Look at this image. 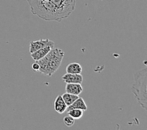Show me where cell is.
Segmentation results:
<instances>
[{"instance_id": "obj_8", "label": "cell", "mask_w": 147, "mask_h": 130, "mask_svg": "<svg viewBox=\"0 0 147 130\" xmlns=\"http://www.w3.org/2000/svg\"><path fill=\"white\" fill-rule=\"evenodd\" d=\"M53 48L54 47L51 46H47L41 49V50H38L36 52L33 53H31V57L33 59L34 61H36L45 57Z\"/></svg>"}, {"instance_id": "obj_2", "label": "cell", "mask_w": 147, "mask_h": 130, "mask_svg": "<svg viewBox=\"0 0 147 130\" xmlns=\"http://www.w3.org/2000/svg\"><path fill=\"white\" fill-rule=\"evenodd\" d=\"M65 52L59 48H53L45 57L36 61L40 66L39 73L51 76L61 66Z\"/></svg>"}, {"instance_id": "obj_11", "label": "cell", "mask_w": 147, "mask_h": 130, "mask_svg": "<svg viewBox=\"0 0 147 130\" xmlns=\"http://www.w3.org/2000/svg\"><path fill=\"white\" fill-rule=\"evenodd\" d=\"M66 71L67 73L81 74L82 72V67L78 63H71L66 66Z\"/></svg>"}, {"instance_id": "obj_3", "label": "cell", "mask_w": 147, "mask_h": 130, "mask_svg": "<svg viewBox=\"0 0 147 130\" xmlns=\"http://www.w3.org/2000/svg\"><path fill=\"white\" fill-rule=\"evenodd\" d=\"M147 68L139 70L134 74V83L131 91L138 103L145 110H147Z\"/></svg>"}, {"instance_id": "obj_15", "label": "cell", "mask_w": 147, "mask_h": 130, "mask_svg": "<svg viewBox=\"0 0 147 130\" xmlns=\"http://www.w3.org/2000/svg\"><path fill=\"white\" fill-rule=\"evenodd\" d=\"M31 68H32L34 72H39L40 66L36 61H35L34 63H33L32 65H31Z\"/></svg>"}, {"instance_id": "obj_9", "label": "cell", "mask_w": 147, "mask_h": 130, "mask_svg": "<svg viewBox=\"0 0 147 130\" xmlns=\"http://www.w3.org/2000/svg\"><path fill=\"white\" fill-rule=\"evenodd\" d=\"M67 106L65 104L63 100L61 95H58L55 100L54 102V108L55 110L59 114H63L66 111Z\"/></svg>"}, {"instance_id": "obj_14", "label": "cell", "mask_w": 147, "mask_h": 130, "mask_svg": "<svg viewBox=\"0 0 147 130\" xmlns=\"http://www.w3.org/2000/svg\"><path fill=\"white\" fill-rule=\"evenodd\" d=\"M63 122L67 127H71L75 124V119L72 118L71 116L67 115L63 118Z\"/></svg>"}, {"instance_id": "obj_10", "label": "cell", "mask_w": 147, "mask_h": 130, "mask_svg": "<svg viewBox=\"0 0 147 130\" xmlns=\"http://www.w3.org/2000/svg\"><path fill=\"white\" fill-rule=\"evenodd\" d=\"M87 108H88V107H87L85 101L83 100L82 98L78 97L73 102V103L71 105L67 107L66 110L68 111L69 110H71V109H80V110H82L83 111H85L87 110Z\"/></svg>"}, {"instance_id": "obj_4", "label": "cell", "mask_w": 147, "mask_h": 130, "mask_svg": "<svg viewBox=\"0 0 147 130\" xmlns=\"http://www.w3.org/2000/svg\"><path fill=\"white\" fill-rule=\"evenodd\" d=\"M68 18L75 9L76 0H50Z\"/></svg>"}, {"instance_id": "obj_1", "label": "cell", "mask_w": 147, "mask_h": 130, "mask_svg": "<svg viewBox=\"0 0 147 130\" xmlns=\"http://www.w3.org/2000/svg\"><path fill=\"white\" fill-rule=\"evenodd\" d=\"M34 15L47 22H61L67 18L65 14L50 0H26Z\"/></svg>"}, {"instance_id": "obj_5", "label": "cell", "mask_w": 147, "mask_h": 130, "mask_svg": "<svg viewBox=\"0 0 147 130\" xmlns=\"http://www.w3.org/2000/svg\"><path fill=\"white\" fill-rule=\"evenodd\" d=\"M47 46H51L55 47V43L53 41H51L49 39H40L36 41H31L30 43V53L36 52V51L41 50Z\"/></svg>"}, {"instance_id": "obj_7", "label": "cell", "mask_w": 147, "mask_h": 130, "mask_svg": "<svg viewBox=\"0 0 147 130\" xmlns=\"http://www.w3.org/2000/svg\"><path fill=\"white\" fill-rule=\"evenodd\" d=\"M65 90L66 93L78 96L82 93L83 87L80 83H66Z\"/></svg>"}, {"instance_id": "obj_6", "label": "cell", "mask_w": 147, "mask_h": 130, "mask_svg": "<svg viewBox=\"0 0 147 130\" xmlns=\"http://www.w3.org/2000/svg\"><path fill=\"white\" fill-rule=\"evenodd\" d=\"M61 79L66 83L82 84L83 80V76L81 74H71L67 73L61 77Z\"/></svg>"}, {"instance_id": "obj_13", "label": "cell", "mask_w": 147, "mask_h": 130, "mask_svg": "<svg viewBox=\"0 0 147 130\" xmlns=\"http://www.w3.org/2000/svg\"><path fill=\"white\" fill-rule=\"evenodd\" d=\"M67 113L68 115L71 116L75 120L82 118L83 115V111L80 109H71L67 111Z\"/></svg>"}, {"instance_id": "obj_12", "label": "cell", "mask_w": 147, "mask_h": 130, "mask_svg": "<svg viewBox=\"0 0 147 130\" xmlns=\"http://www.w3.org/2000/svg\"><path fill=\"white\" fill-rule=\"evenodd\" d=\"M61 96H62L63 100L64 102L67 106H69L70 105H71L73 103V102H74L77 98L79 97L77 95H74V94H72L66 92L64 94H63Z\"/></svg>"}]
</instances>
